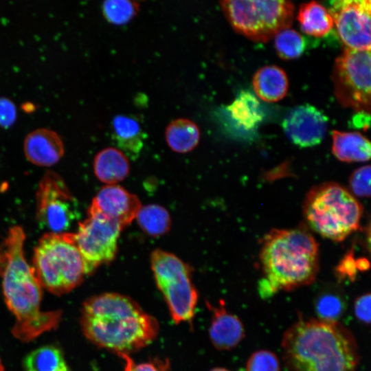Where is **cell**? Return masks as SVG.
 I'll list each match as a JSON object with an SVG mask.
<instances>
[{
	"instance_id": "52a82bcc",
	"label": "cell",
	"mask_w": 371,
	"mask_h": 371,
	"mask_svg": "<svg viewBox=\"0 0 371 371\" xmlns=\"http://www.w3.org/2000/svg\"><path fill=\"white\" fill-rule=\"evenodd\" d=\"M232 28L254 42H267L293 22L294 5L289 1H220Z\"/></svg>"
},
{
	"instance_id": "e575fe53",
	"label": "cell",
	"mask_w": 371,
	"mask_h": 371,
	"mask_svg": "<svg viewBox=\"0 0 371 371\" xmlns=\"http://www.w3.org/2000/svg\"><path fill=\"white\" fill-rule=\"evenodd\" d=\"M352 121L356 127L367 129L370 125V113L358 112Z\"/></svg>"
},
{
	"instance_id": "4dcf8cb0",
	"label": "cell",
	"mask_w": 371,
	"mask_h": 371,
	"mask_svg": "<svg viewBox=\"0 0 371 371\" xmlns=\"http://www.w3.org/2000/svg\"><path fill=\"white\" fill-rule=\"evenodd\" d=\"M124 363V371H164L168 368V362L154 360L148 362L135 363L131 355H122L118 356Z\"/></svg>"
},
{
	"instance_id": "7a4b0ae2",
	"label": "cell",
	"mask_w": 371,
	"mask_h": 371,
	"mask_svg": "<svg viewBox=\"0 0 371 371\" xmlns=\"http://www.w3.org/2000/svg\"><path fill=\"white\" fill-rule=\"evenodd\" d=\"M281 348L286 371H357L360 362L356 339L340 322L299 317Z\"/></svg>"
},
{
	"instance_id": "484cf974",
	"label": "cell",
	"mask_w": 371,
	"mask_h": 371,
	"mask_svg": "<svg viewBox=\"0 0 371 371\" xmlns=\"http://www.w3.org/2000/svg\"><path fill=\"white\" fill-rule=\"evenodd\" d=\"M140 228L148 235L158 237L170 229L171 218L168 210L157 204H149L140 208L137 216Z\"/></svg>"
},
{
	"instance_id": "5bb4252c",
	"label": "cell",
	"mask_w": 371,
	"mask_h": 371,
	"mask_svg": "<svg viewBox=\"0 0 371 371\" xmlns=\"http://www.w3.org/2000/svg\"><path fill=\"white\" fill-rule=\"evenodd\" d=\"M282 127L286 135L300 147H311L324 139L327 128V117L310 104L295 106L284 117Z\"/></svg>"
},
{
	"instance_id": "cb8c5ba5",
	"label": "cell",
	"mask_w": 371,
	"mask_h": 371,
	"mask_svg": "<svg viewBox=\"0 0 371 371\" xmlns=\"http://www.w3.org/2000/svg\"><path fill=\"white\" fill-rule=\"evenodd\" d=\"M23 363L25 371H71L63 352L52 345L31 351Z\"/></svg>"
},
{
	"instance_id": "4316f807",
	"label": "cell",
	"mask_w": 371,
	"mask_h": 371,
	"mask_svg": "<svg viewBox=\"0 0 371 371\" xmlns=\"http://www.w3.org/2000/svg\"><path fill=\"white\" fill-rule=\"evenodd\" d=\"M274 38L276 52L282 59H295L304 51V38L295 30L291 28L282 30Z\"/></svg>"
},
{
	"instance_id": "30bf717a",
	"label": "cell",
	"mask_w": 371,
	"mask_h": 371,
	"mask_svg": "<svg viewBox=\"0 0 371 371\" xmlns=\"http://www.w3.org/2000/svg\"><path fill=\"white\" fill-rule=\"evenodd\" d=\"M36 216L39 225L51 233H63L79 217L78 203L63 179L47 171L36 193Z\"/></svg>"
},
{
	"instance_id": "ba28073f",
	"label": "cell",
	"mask_w": 371,
	"mask_h": 371,
	"mask_svg": "<svg viewBox=\"0 0 371 371\" xmlns=\"http://www.w3.org/2000/svg\"><path fill=\"white\" fill-rule=\"evenodd\" d=\"M150 264L172 321L176 324H192L199 295L190 266L175 254L159 249L151 253Z\"/></svg>"
},
{
	"instance_id": "44dd1931",
	"label": "cell",
	"mask_w": 371,
	"mask_h": 371,
	"mask_svg": "<svg viewBox=\"0 0 371 371\" xmlns=\"http://www.w3.org/2000/svg\"><path fill=\"white\" fill-rule=\"evenodd\" d=\"M225 110L234 125L244 131L256 128L264 117L258 100L247 91H240Z\"/></svg>"
},
{
	"instance_id": "836d02e7",
	"label": "cell",
	"mask_w": 371,
	"mask_h": 371,
	"mask_svg": "<svg viewBox=\"0 0 371 371\" xmlns=\"http://www.w3.org/2000/svg\"><path fill=\"white\" fill-rule=\"evenodd\" d=\"M16 108L14 102L5 98H0V127H10L16 119Z\"/></svg>"
},
{
	"instance_id": "d6986e66",
	"label": "cell",
	"mask_w": 371,
	"mask_h": 371,
	"mask_svg": "<svg viewBox=\"0 0 371 371\" xmlns=\"http://www.w3.org/2000/svg\"><path fill=\"white\" fill-rule=\"evenodd\" d=\"M93 170L100 181L107 185H115L128 176L130 165L128 157L120 150L109 147L97 153L93 161Z\"/></svg>"
},
{
	"instance_id": "8d00e7d4",
	"label": "cell",
	"mask_w": 371,
	"mask_h": 371,
	"mask_svg": "<svg viewBox=\"0 0 371 371\" xmlns=\"http://www.w3.org/2000/svg\"><path fill=\"white\" fill-rule=\"evenodd\" d=\"M210 371H231L228 369H226L225 368H215L212 369Z\"/></svg>"
},
{
	"instance_id": "7c38bea8",
	"label": "cell",
	"mask_w": 371,
	"mask_h": 371,
	"mask_svg": "<svg viewBox=\"0 0 371 371\" xmlns=\"http://www.w3.org/2000/svg\"><path fill=\"white\" fill-rule=\"evenodd\" d=\"M328 12L347 48L370 51V0L333 1Z\"/></svg>"
},
{
	"instance_id": "9a60e30c",
	"label": "cell",
	"mask_w": 371,
	"mask_h": 371,
	"mask_svg": "<svg viewBox=\"0 0 371 371\" xmlns=\"http://www.w3.org/2000/svg\"><path fill=\"white\" fill-rule=\"evenodd\" d=\"M212 313L209 337L212 344L219 350L236 348L245 338V329L242 321L236 315L227 311L223 300L218 306L207 302Z\"/></svg>"
},
{
	"instance_id": "6da1fadb",
	"label": "cell",
	"mask_w": 371,
	"mask_h": 371,
	"mask_svg": "<svg viewBox=\"0 0 371 371\" xmlns=\"http://www.w3.org/2000/svg\"><path fill=\"white\" fill-rule=\"evenodd\" d=\"M80 322L88 340L117 356L131 355L150 345L159 332L155 317L131 297L113 292L86 300Z\"/></svg>"
},
{
	"instance_id": "1f68e13d",
	"label": "cell",
	"mask_w": 371,
	"mask_h": 371,
	"mask_svg": "<svg viewBox=\"0 0 371 371\" xmlns=\"http://www.w3.org/2000/svg\"><path fill=\"white\" fill-rule=\"evenodd\" d=\"M370 293L358 296L354 302V314L355 317L364 324L370 323Z\"/></svg>"
},
{
	"instance_id": "f546056e",
	"label": "cell",
	"mask_w": 371,
	"mask_h": 371,
	"mask_svg": "<svg viewBox=\"0 0 371 371\" xmlns=\"http://www.w3.org/2000/svg\"><path fill=\"white\" fill-rule=\"evenodd\" d=\"M351 191L357 196H370V166H363L356 169L349 178Z\"/></svg>"
},
{
	"instance_id": "e0dca14e",
	"label": "cell",
	"mask_w": 371,
	"mask_h": 371,
	"mask_svg": "<svg viewBox=\"0 0 371 371\" xmlns=\"http://www.w3.org/2000/svg\"><path fill=\"white\" fill-rule=\"evenodd\" d=\"M113 139L120 150L131 159H136L144 144L146 132L139 120L133 115H117L112 120Z\"/></svg>"
},
{
	"instance_id": "f1b7e54d",
	"label": "cell",
	"mask_w": 371,
	"mask_h": 371,
	"mask_svg": "<svg viewBox=\"0 0 371 371\" xmlns=\"http://www.w3.org/2000/svg\"><path fill=\"white\" fill-rule=\"evenodd\" d=\"M280 362L277 355L268 350L254 352L249 357L246 371H280Z\"/></svg>"
},
{
	"instance_id": "d590c367",
	"label": "cell",
	"mask_w": 371,
	"mask_h": 371,
	"mask_svg": "<svg viewBox=\"0 0 371 371\" xmlns=\"http://www.w3.org/2000/svg\"><path fill=\"white\" fill-rule=\"evenodd\" d=\"M356 267L358 271H365L370 267L369 261L365 258H359L356 259Z\"/></svg>"
},
{
	"instance_id": "7402d4cb",
	"label": "cell",
	"mask_w": 371,
	"mask_h": 371,
	"mask_svg": "<svg viewBox=\"0 0 371 371\" xmlns=\"http://www.w3.org/2000/svg\"><path fill=\"white\" fill-rule=\"evenodd\" d=\"M165 138L168 146L174 152L186 153L198 145L200 130L192 120L178 118L170 122L166 128Z\"/></svg>"
},
{
	"instance_id": "ffe728a7",
	"label": "cell",
	"mask_w": 371,
	"mask_h": 371,
	"mask_svg": "<svg viewBox=\"0 0 371 371\" xmlns=\"http://www.w3.org/2000/svg\"><path fill=\"white\" fill-rule=\"evenodd\" d=\"M333 155L345 162H363L370 158L369 140L358 132L333 131L332 133Z\"/></svg>"
},
{
	"instance_id": "8992f818",
	"label": "cell",
	"mask_w": 371,
	"mask_h": 371,
	"mask_svg": "<svg viewBox=\"0 0 371 371\" xmlns=\"http://www.w3.org/2000/svg\"><path fill=\"white\" fill-rule=\"evenodd\" d=\"M32 262L41 286L56 295L75 289L85 276L84 263L71 232L45 234L34 248Z\"/></svg>"
},
{
	"instance_id": "4fadbf2b",
	"label": "cell",
	"mask_w": 371,
	"mask_h": 371,
	"mask_svg": "<svg viewBox=\"0 0 371 371\" xmlns=\"http://www.w3.org/2000/svg\"><path fill=\"white\" fill-rule=\"evenodd\" d=\"M141 207V202L135 194L117 184L106 185L93 199L88 215L101 216L124 229L136 218Z\"/></svg>"
},
{
	"instance_id": "3957f363",
	"label": "cell",
	"mask_w": 371,
	"mask_h": 371,
	"mask_svg": "<svg viewBox=\"0 0 371 371\" xmlns=\"http://www.w3.org/2000/svg\"><path fill=\"white\" fill-rule=\"evenodd\" d=\"M23 245L24 240L18 237L3 242L0 248V276L5 302L15 317L12 335L27 342L56 329L62 311L41 310L43 287L25 258Z\"/></svg>"
},
{
	"instance_id": "ac0fdd59",
	"label": "cell",
	"mask_w": 371,
	"mask_h": 371,
	"mask_svg": "<svg viewBox=\"0 0 371 371\" xmlns=\"http://www.w3.org/2000/svg\"><path fill=\"white\" fill-rule=\"evenodd\" d=\"M253 87L261 100L273 102L285 97L289 88V80L285 71L276 65L260 68L253 77Z\"/></svg>"
},
{
	"instance_id": "d4e9b609",
	"label": "cell",
	"mask_w": 371,
	"mask_h": 371,
	"mask_svg": "<svg viewBox=\"0 0 371 371\" xmlns=\"http://www.w3.org/2000/svg\"><path fill=\"white\" fill-rule=\"evenodd\" d=\"M344 292L337 286L324 288L315 297L314 308L318 319L339 322L346 310Z\"/></svg>"
},
{
	"instance_id": "83f0119b",
	"label": "cell",
	"mask_w": 371,
	"mask_h": 371,
	"mask_svg": "<svg viewBox=\"0 0 371 371\" xmlns=\"http://www.w3.org/2000/svg\"><path fill=\"white\" fill-rule=\"evenodd\" d=\"M139 10L137 2L128 0H108L103 2L102 12L110 23L121 25L131 21Z\"/></svg>"
},
{
	"instance_id": "603a6c76",
	"label": "cell",
	"mask_w": 371,
	"mask_h": 371,
	"mask_svg": "<svg viewBox=\"0 0 371 371\" xmlns=\"http://www.w3.org/2000/svg\"><path fill=\"white\" fill-rule=\"evenodd\" d=\"M297 19L302 32L315 37L325 36L333 26L329 12L316 1L300 5Z\"/></svg>"
},
{
	"instance_id": "8fae6325",
	"label": "cell",
	"mask_w": 371,
	"mask_h": 371,
	"mask_svg": "<svg viewBox=\"0 0 371 371\" xmlns=\"http://www.w3.org/2000/svg\"><path fill=\"white\" fill-rule=\"evenodd\" d=\"M122 229L116 223L99 215H88L87 218L78 223L73 237L84 263L85 275L115 258Z\"/></svg>"
},
{
	"instance_id": "5b68a950",
	"label": "cell",
	"mask_w": 371,
	"mask_h": 371,
	"mask_svg": "<svg viewBox=\"0 0 371 371\" xmlns=\"http://www.w3.org/2000/svg\"><path fill=\"white\" fill-rule=\"evenodd\" d=\"M306 223L322 236L341 242L359 227L363 207L339 183H324L306 194L303 206Z\"/></svg>"
},
{
	"instance_id": "d6a6232c",
	"label": "cell",
	"mask_w": 371,
	"mask_h": 371,
	"mask_svg": "<svg viewBox=\"0 0 371 371\" xmlns=\"http://www.w3.org/2000/svg\"><path fill=\"white\" fill-rule=\"evenodd\" d=\"M352 251L343 258L336 268V275L339 280L348 278L350 280H354L355 279L358 271Z\"/></svg>"
},
{
	"instance_id": "277c9868",
	"label": "cell",
	"mask_w": 371,
	"mask_h": 371,
	"mask_svg": "<svg viewBox=\"0 0 371 371\" xmlns=\"http://www.w3.org/2000/svg\"><path fill=\"white\" fill-rule=\"evenodd\" d=\"M260 261L265 278L259 292L268 297L312 284L319 271L318 245L304 226L272 229L263 238Z\"/></svg>"
},
{
	"instance_id": "9c48e42d",
	"label": "cell",
	"mask_w": 371,
	"mask_h": 371,
	"mask_svg": "<svg viewBox=\"0 0 371 371\" xmlns=\"http://www.w3.org/2000/svg\"><path fill=\"white\" fill-rule=\"evenodd\" d=\"M370 51L346 47L333 65L335 95L343 106L356 113H370Z\"/></svg>"
},
{
	"instance_id": "2e32d148",
	"label": "cell",
	"mask_w": 371,
	"mask_h": 371,
	"mask_svg": "<svg viewBox=\"0 0 371 371\" xmlns=\"http://www.w3.org/2000/svg\"><path fill=\"white\" fill-rule=\"evenodd\" d=\"M23 150L25 157L32 164L49 167L58 163L63 157L65 147L57 133L48 128H40L26 135Z\"/></svg>"
}]
</instances>
